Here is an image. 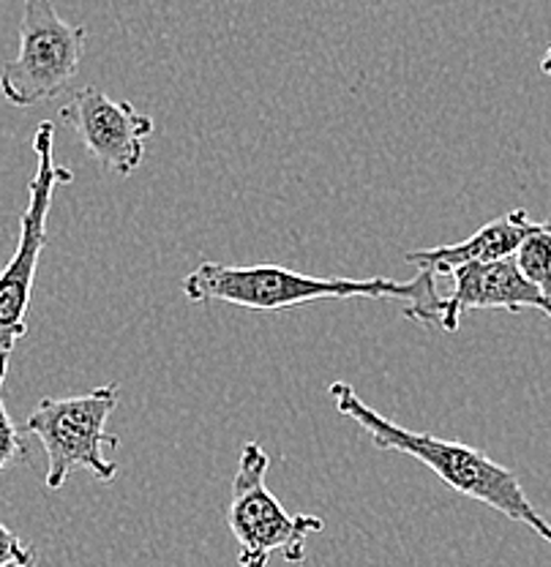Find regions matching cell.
<instances>
[{
  "label": "cell",
  "mask_w": 551,
  "mask_h": 567,
  "mask_svg": "<svg viewBox=\"0 0 551 567\" xmlns=\"http://www.w3.org/2000/svg\"><path fill=\"white\" fill-rule=\"evenodd\" d=\"M541 71H543V74H549V76H551V47H549L547 55H543V61H541Z\"/></svg>",
  "instance_id": "obj_13"
},
{
  "label": "cell",
  "mask_w": 551,
  "mask_h": 567,
  "mask_svg": "<svg viewBox=\"0 0 551 567\" xmlns=\"http://www.w3.org/2000/svg\"><path fill=\"white\" fill-rule=\"evenodd\" d=\"M61 121L71 126L88 156L115 175H134L145 158V142L153 121L129 102H115L102 87H82L61 110Z\"/></svg>",
  "instance_id": "obj_7"
},
{
  "label": "cell",
  "mask_w": 551,
  "mask_h": 567,
  "mask_svg": "<svg viewBox=\"0 0 551 567\" xmlns=\"http://www.w3.org/2000/svg\"><path fill=\"white\" fill-rule=\"evenodd\" d=\"M328 393L334 399L336 412L347 421L358 423L379 451L405 453V456L420 461L446 483L450 492L481 502V505L511 518L513 524H524L551 546V524L524 494L517 472L497 464L483 451L465 445V442L440 440V436L426 434V431H410L390 417L379 415L377 410L364 404V399L347 382H334Z\"/></svg>",
  "instance_id": "obj_2"
},
{
  "label": "cell",
  "mask_w": 551,
  "mask_h": 567,
  "mask_svg": "<svg viewBox=\"0 0 551 567\" xmlns=\"http://www.w3.org/2000/svg\"><path fill=\"white\" fill-rule=\"evenodd\" d=\"M541 233H551V218L549 221H532L527 210L517 208L494 218V221L483 224L472 238L459 240V244L407 254V262L437 270V276H450L456 268H465V265H489L513 259L532 235Z\"/></svg>",
  "instance_id": "obj_9"
},
{
  "label": "cell",
  "mask_w": 551,
  "mask_h": 567,
  "mask_svg": "<svg viewBox=\"0 0 551 567\" xmlns=\"http://www.w3.org/2000/svg\"><path fill=\"white\" fill-rule=\"evenodd\" d=\"M85 39V28L71 25L58 14L55 0H25L20 52L0 71L6 102L28 110L55 99L80 71Z\"/></svg>",
  "instance_id": "obj_6"
},
{
  "label": "cell",
  "mask_w": 551,
  "mask_h": 567,
  "mask_svg": "<svg viewBox=\"0 0 551 567\" xmlns=\"http://www.w3.org/2000/svg\"><path fill=\"white\" fill-rule=\"evenodd\" d=\"M183 295L192 303H229L252 311H287L314 300H401L405 317L420 324H440L446 319V295L437 287V270L420 268L412 281L377 279H319L282 265L203 262L183 279Z\"/></svg>",
  "instance_id": "obj_1"
},
{
  "label": "cell",
  "mask_w": 551,
  "mask_h": 567,
  "mask_svg": "<svg viewBox=\"0 0 551 567\" xmlns=\"http://www.w3.org/2000/svg\"><path fill=\"white\" fill-rule=\"evenodd\" d=\"M35 173L28 186V208L20 221V240L9 265L0 270V354H11L28 333L33 281L39 257L47 246V218L58 186H69L74 173L55 162V126L41 121L33 137Z\"/></svg>",
  "instance_id": "obj_5"
},
{
  "label": "cell",
  "mask_w": 551,
  "mask_h": 567,
  "mask_svg": "<svg viewBox=\"0 0 551 567\" xmlns=\"http://www.w3.org/2000/svg\"><path fill=\"white\" fill-rule=\"evenodd\" d=\"M35 551L0 522V567H33Z\"/></svg>",
  "instance_id": "obj_12"
},
{
  "label": "cell",
  "mask_w": 551,
  "mask_h": 567,
  "mask_svg": "<svg viewBox=\"0 0 551 567\" xmlns=\"http://www.w3.org/2000/svg\"><path fill=\"white\" fill-rule=\"evenodd\" d=\"M121 401V388L102 385L69 399H41L22 429L41 442L47 453V488L58 492L69 475L88 470L96 481L112 483L118 464L106 451H118L121 440L106 431V421Z\"/></svg>",
  "instance_id": "obj_3"
},
{
  "label": "cell",
  "mask_w": 551,
  "mask_h": 567,
  "mask_svg": "<svg viewBox=\"0 0 551 567\" xmlns=\"http://www.w3.org/2000/svg\"><path fill=\"white\" fill-rule=\"evenodd\" d=\"M450 279H453V292L446 295V319H442L446 333H456L461 317L478 309H502L513 315L535 309L551 319V300L530 279H524L513 259L465 265L456 268Z\"/></svg>",
  "instance_id": "obj_8"
},
{
  "label": "cell",
  "mask_w": 551,
  "mask_h": 567,
  "mask_svg": "<svg viewBox=\"0 0 551 567\" xmlns=\"http://www.w3.org/2000/svg\"><path fill=\"white\" fill-rule=\"evenodd\" d=\"M271 456L263 445L248 440L241 447L238 472L233 481V496L227 507V527L238 540L241 567H268L274 554L284 563L300 565L306 559L309 535L325 529V522L309 513L289 516L282 502L265 486Z\"/></svg>",
  "instance_id": "obj_4"
},
{
  "label": "cell",
  "mask_w": 551,
  "mask_h": 567,
  "mask_svg": "<svg viewBox=\"0 0 551 567\" xmlns=\"http://www.w3.org/2000/svg\"><path fill=\"white\" fill-rule=\"evenodd\" d=\"M9 358L11 354H0V472H3L6 466L14 464V461H22L28 456L25 442H22L20 436V429H17L14 421H11L3 404V380H6V371H9Z\"/></svg>",
  "instance_id": "obj_11"
},
{
  "label": "cell",
  "mask_w": 551,
  "mask_h": 567,
  "mask_svg": "<svg viewBox=\"0 0 551 567\" xmlns=\"http://www.w3.org/2000/svg\"><path fill=\"white\" fill-rule=\"evenodd\" d=\"M517 268L551 300V233L532 235L513 257Z\"/></svg>",
  "instance_id": "obj_10"
}]
</instances>
